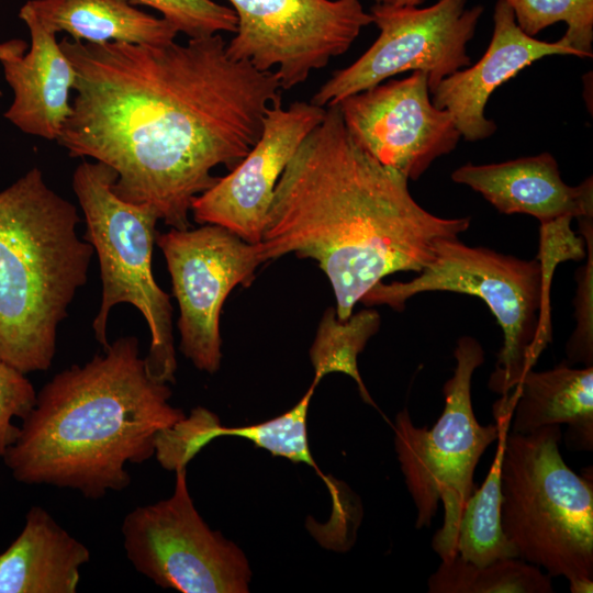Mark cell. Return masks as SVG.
Segmentation results:
<instances>
[{
    "label": "cell",
    "instance_id": "3957f363",
    "mask_svg": "<svg viewBox=\"0 0 593 593\" xmlns=\"http://www.w3.org/2000/svg\"><path fill=\"white\" fill-rule=\"evenodd\" d=\"M135 336L54 376L2 459L24 484L78 490L98 500L131 483L126 463L154 456L158 432L182 419L167 383L149 377Z\"/></svg>",
    "mask_w": 593,
    "mask_h": 593
},
{
    "label": "cell",
    "instance_id": "52a82bcc",
    "mask_svg": "<svg viewBox=\"0 0 593 593\" xmlns=\"http://www.w3.org/2000/svg\"><path fill=\"white\" fill-rule=\"evenodd\" d=\"M116 172L108 165L83 160L74 171L72 189L87 226L83 239L98 256L102 284L99 311L92 322L97 340L105 349L111 310L121 303L136 307L150 332L144 358L149 377L174 382L177 369L170 296L157 284L152 269L157 213L127 202L113 190Z\"/></svg>",
    "mask_w": 593,
    "mask_h": 593
},
{
    "label": "cell",
    "instance_id": "ffe728a7",
    "mask_svg": "<svg viewBox=\"0 0 593 593\" xmlns=\"http://www.w3.org/2000/svg\"><path fill=\"white\" fill-rule=\"evenodd\" d=\"M51 32L91 43L163 45L175 41L176 27L135 7L130 0H30L24 5Z\"/></svg>",
    "mask_w": 593,
    "mask_h": 593
},
{
    "label": "cell",
    "instance_id": "4fadbf2b",
    "mask_svg": "<svg viewBox=\"0 0 593 593\" xmlns=\"http://www.w3.org/2000/svg\"><path fill=\"white\" fill-rule=\"evenodd\" d=\"M335 105L354 141L407 180H417L461 137L451 113L433 104L423 71L383 81Z\"/></svg>",
    "mask_w": 593,
    "mask_h": 593
},
{
    "label": "cell",
    "instance_id": "f1b7e54d",
    "mask_svg": "<svg viewBox=\"0 0 593 593\" xmlns=\"http://www.w3.org/2000/svg\"><path fill=\"white\" fill-rule=\"evenodd\" d=\"M36 402V392L24 373L0 361V457L18 439L20 427L14 417L24 419Z\"/></svg>",
    "mask_w": 593,
    "mask_h": 593
},
{
    "label": "cell",
    "instance_id": "ac0fdd59",
    "mask_svg": "<svg viewBox=\"0 0 593 593\" xmlns=\"http://www.w3.org/2000/svg\"><path fill=\"white\" fill-rule=\"evenodd\" d=\"M89 549L41 506H32L20 535L0 553V593H75Z\"/></svg>",
    "mask_w": 593,
    "mask_h": 593
},
{
    "label": "cell",
    "instance_id": "9a60e30c",
    "mask_svg": "<svg viewBox=\"0 0 593 593\" xmlns=\"http://www.w3.org/2000/svg\"><path fill=\"white\" fill-rule=\"evenodd\" d=\"M551 55L584 58L562 37L557 42H544L525 34L506 1L497 0L493 33L485 53L473 66L443 79L432 93V102L451 113L465 139L488 138L496 131V124L484 115L493 91L534 61Z\"/></svg>",
    "mask_w": 593,
    "mask_h": 593
},
{
    "label": "cell",
    "instance_id": "f546056e",
    "mask_svg": "<svg viewBox=\"0 0 593 593\" xmlns=\"http://www.w3.org/2000/svg\"><path fill=\"white\" fill-rule=\"evenodd\" d=\"M27 43L24 40L13 38L0 43V63L19 57L26 52ZM2 92L0 90V97Z\"/></svg>",
    "mask_w": 593,
    "mask_h": 593
},
{
    "label": "cell",
    "instance_id": "d6986e66",
    "mask_svg": "<svg viewBox=\"0 0 593 593\" xmlns=\"http://www.w3.org/2000/svg\"><path fill=\"white\" fill-rule=\"evenodd\" d=\"M512 432L528 434L548 425L567 424L569 449H593V366L575 369L566 362L528 370L512 390Z\"/></svg>",
    "mask_w": 593,
    "mask_h": 593
},
{
    "label": "cell",
    "instance_id": "7402d4cb",
    "mask_svg": "<svg viewBox=\"0 0 593 593\" xmlns=\"http://www.w3.org/2000/svg\"><path fill=\"white\" fill-rule=\"evenodd\" d=\"M551 577L519 558L474 566L459 556L443 559L429 577V593H551Z\"/></svg>",
    "mask_w": 593,
    "mask_h": 593
},
{
    "label": "cell",
    "instance_id": "e0dca14e",
    "mask_svg": "<svg viewBox=\"0 0 593 593\" xmlns=\"http://www.w3.org/2000/svg\"><path fill=\"white\" fill-rule=\"evenodd\" d=\"M19 16L30 31L31 46L23 55L1 61L13 91L4 118L26 134L57 141L71 113L76 70L55 33L24 7Z\"/></svg>",
    "mask_w": 593,
    "mask_h": 593
},
{
    "label": "cell",
    "instance_id": "6da1fadb",
    "mask_svg": "<svg viewBox=\"0 0 593 593\" xmlns=\"http://www.w3.org/2000/svg\"><path fill=\"white\" fill-rule=\"evenodd\" d=\"M76 70L71 113L57 142L118 175L121 199L191 227L193 200L235 168L281 100L273 70L232 58L221 34L163 45L91 44L64 37Z\"/></svg>",
    "mask_w": 593,
    "mask_h": 593
},
{
    "label": "cell",
    "instance_id": "83f0119b",
    "mask_svg": "<svg viewBox=\"0 0 593 593\" xmlns=\"http://www.w3.org/2000/svg\"><path fill=\"white\" fill-rule=\"evenodd\" d=\"M581 234L586 240L588 261L578 271V291L575 298L577 328L567 344V361L569 366L583 363L593 366V312H592V282H593V216L578 220Z\"/></svg>",
    "mask_w": 593,
    "mask_h": 593
},
{
    "label": "cell",
    "instance_id": "9c48e42d",
    "mask_svg": "<svg viewBox=\"0 0 593 593\" xmlns=\"http://www.w3.org/2000/svg\"><path fill=\"white\" fill-rule=\"evenodd\" d=\"M176 471L172 495L138 506L122 524L127 559L164 589L182 593H245L251 572L244 552L212 530L195 510L186 468Z\"/></svg>",
    "mask_w": 593,
    "mask_h": 593
},
{
    "label": "cell",
    "instance_id": "2e32d148",
    "mask_svg": "<svg viewBox=\"0 0 593 593\" xmlns=\"http://www.w3.org/2000/svg\"><path fill=\"white\" fill-rule=\"evenodd\" d=\"M451 179L481 193L499 212L523 213L548 224L559 219L593 216V182L568 186L549 153L497 164H466Z\"/></svg>",
    "mask_w": 593,
    "mask_h": 593
},
{
    "label": "cell",
    "instance_id": "603a6c76",
    "mask_svg": "<svg viewBox=\"0 0 593 593\" xmlns=\"http://www.w3.org/2000/svg\"><path fill=\"white\" fill-rule=\"evenodd\" d=\"M379 326L380 315L374 310H362L340 321L336 310L328 307L322 316L310 349L314 380L320 382L332 372L345 373L355 380L362 400L376 406L360 377L358 355L378 332Z\"/></svg>",
    "mask_w": 593,
    "mask_h": 593
},
{
    "label": "cell",
    "instance_id": "484cf974",
    "mask_svg": "<svg viewBox=\"0 0 593 593\" xmlns=\"http://www.w3.org/2000/svg\"><path fill=\"white\" fill-rule=\"evenodd\" d=\"M219 417L204 407H195L189 417L165 428L155 437L158 462L167 470L186 468L188 462L209 443L219 437Z\"/></svg>",
    "mask_w": 593,
    "mask_h": 593
},
{
    "label": "cell",
    "instance_id": "5b68a950",
    "mask_svg": "<svg viewBox=\"0 0 593 593\" xmlns=\"http://www.w3.org/2000/svg\"><path fill=\"white\" fill-rule=\"evenodd\" d=\"M559 425L508 429L502 466V527L519 559L563 577L571 593L593 589V484L564 462Z\"/></svg>",
    "mask_w": 593,
    "mask_h": 593
},
{
    "label": "cell",
    "instance_id": "4316f807",
    "mask_svg": "<svg viewBox=\"0 0 593 593\" xmlns=\"http://www.w3.org/2000/svg\"><path fill=\"white\" fill-rule=\"evenodd\" d=\"M133 4L150 7L163 14L177 32L190 38L205 37L220 32L235 33V11L213 0H130Z\"/></svg>",
    "mask_w": 593,
    "mask_h": 593
},
{
    "label": "cell",
    "instance_id": "30bf717a",
    "mask_svg": "<svg viewBox=\"0 0 593 593\" xmlns=\"http://www.w3.org/2000/svg\"><path fill=\"white\" fill-rule=\"evenodd\" d=\"M466 5L467 0H438L426 8L376 3L370 15L379 36L357 60L335 70L311 102L335 105L410 70L427 75L432 94L443 79L471 64L467 44L484 8Z\"/></svg>",
    "mask_w": 593,
    "mask_h": 593
},
{
    "label": "cell",
    "instance_id": "7a4b0ae2",
    "mask_svg": "<svg viewBox=\"0 0 593 593\" xmlns=\"http://www.w3.org/2000/svg\"><path fill=\"white\" fill-rule=\"evenodd\" d=\"M407 181L354 141L337 105L326 107L276 184L256 244L261 262L291 253L315 259L334 290L337 318L347 320L384 277L421 272L439 242L470 226V217L426 211Z\"/></svg>",
    "mask_w": 593,
    "mask_h": 593
},
{
    "label": "cell",
    "instance_id": "7c38bea8",
    "mask_svg": "<svg viewBox=\"0 0 593 593\" xmlns=\"http://www.w3.org/2000/svg\"><path fill=\"white\" fill-rule=\"evenodd\" d=\"M179 306L180 351L199 370H219L220 314L230 292L249 287L261 260L256 244L225 227L203 224L198 228H170L157 233Z\"/></svg>",
    "mask_w": 593,
    "mask_h": 593
},
{
    "label": "cell",
    "instance_id": "d4e9b609",
    "mask_svg": "<svg viewBox=\"0 0 593 593\" xmlns=\"http://www.w3.org/2000/svg\"><path fill=\"white\" fill-rule=\"evenodd\" d=\"M516 24L528 36H536L558 22L567 24L562 38L584 58L592 57L593 0H505Z\"/></svg>",
    "mask_w": 593,
    "mask_h": 593
},
{
    "label": "cell",
    "instance_id": "8fae6325",
    "mask_svg": "<svg viewBox=\"0 0 593 593\" xmlns=\"http://www.w3.org/2000/svg\"><path fill=\"white\" fill-rule=\"evenodd\" d=\"M237 16L228 55L260 71L272 68L282 89L346 53L372 23L359 0H228Z\"/></svg>",
    "mask_w": 593,
    "mask_h": 593
},
{
    "label": "cell",
    "instance_id": "8992f818",
    "mask_svg": "<svg viewBox=\"0 0 593 593\" xmlns=\"http://www.w3.org/2000/svg\"><path fill=\"white\" fill-rule=\"evenodd\" d=\"M555 254L540 250L537 259L524 260L485 247H470L446 238L436 246L434 260L407 282H380L360 301L402 310L423 292L447 291L478 296L495 316L503 344L489 389L507 396L536 365L551 342L549 288Z\"/></svg>",
    "mask_w": 593,
    "mask_h": 593
},
{
    "label": "cell",
    "instance_id": "ba28073f",
    "mask_svg": "<svg viewBox=\"0 0 593 593\" xmlns=\"http://www.w3.org/2000/svg\"><path fill=\"white\" fill-rule=\"evenodd\" d=\"M454 356V374L443 388L445 406L433 427L415 426L407 409L400 411L393 423L394 449L417 511L415 527H429L443 503L444 524L432 540L440 560L451 557L458 521L474 490V470L500 432L496 422L481 425L472 409L471 379L484 362L481 344L462 336Z\"/></svg>",
    "mask_w": 593,
    "mask_h": 593
},
{
    "label": "cell",
    "instance_id": "277c9868",
    "mask_svg": "<svg viewBox=\"0 0 593 593\" xmlns=\"http://www.w3.org/2000/svg\"><path fill=\"white\" fill-rule=\"evenodd\" d=\"M79 223L36 167L0 191V361L24 374L52 366L58 325L87 282L94 250Z\"/></svg>",
    "mask_w": 593,
    "mask_h": 593
},
{
    "label": "cell",
    "instance_id": "cb8c5ba5",
    "mask_svg": "<svg viewBox=\"0 0 593 593\" xmlns=\"http://www.w3.org/2000/svg\"><path fill=\"white\" fill-rule=\"evenodd\" d=\"M317 384L318 382L313 380L301 400L292 409L275 418L239 427H224L221 425L217 433L219 437L237 436L245 438L273 456L310 466L325 481L334 497V506H336L337 502H339L336 484L324 475L317 467L311 455L307 439V410Z\"/></svg>",
    "mask_w": 593,
    "mask_h": 593
},
{
    "label": "cell",
    "instance_id": "5bb4252c",
    "mask_svg": "<svg viewBox=\"0 0 593 593\" xmlns=\"http://www.w3.org/2000/svg\"><path fill=\"white\" fill-rule=\"evenodd\" d=\"M326 108L277 101L266 112L261 134L249 153L191 204L193 220L227 228L245 242H260L276 184Z\"/></svg>",
    "mask_w": 593,
    "mask_h": 593
},
{
    "label": "cell",
    "instance_id": "4dcf8cb0",
    "mask_svg": "<svg viewBox=\"0 0 593 593\" xmlns=\"http://www.w3.org/2000/svg\"><path fill=\"white\" fill-rule=\"evenodd\" d=\"M376 3L395 5V7H418L426 0H373Z\"/></svg>",
    "mask_w": 593,
    "mask_h": 593
},
{
    "label": "cell",
    "instance_id": "44dd1931",
    "mask_svg": "<svg viewBox=\"0 0 593 593\" xmlns=\"http://www.w3.org/2000/svg\"><path fill=\"white\" fill-rule=\"evenodd\" d=\"M513 407L511 398H501L493 405V416L500 429L495 456L484 482L479 489L474 488L467 500L452 540L451 557L459 556L478 567L518 558L503 532L501 514V466Z\"/></svg>",
    "mask_w": 593,
    "mask_h": 593
}]
</instances>
